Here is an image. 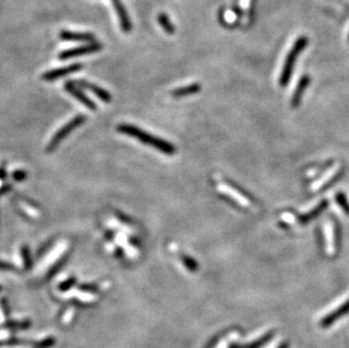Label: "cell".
<instances>
[{"label": "cell", "instance_id": "277c9868", "mask_svg": "<svg viewBox=\"0 0 349 348\" xmlns=\"http://www.w3.org/2000/svg\"><path fill=\"white\" fill-rule=\"evenodd\" d=\"M86 118L84 117V115H77L76 118H74L73 120H71L67 124H64V126L60 129V130L54 134L53 138L51 139V142L48 146V151H52L55 148V146L58 145V144L62 141V139L67 136L69 132H72L74 129L77 128L78 126H81L82 123H84Z\"/></svg>", "mask_w": 349, "mask_h": 348}, {"label": "cell", "instance_id": "d6986e66", "mask_svg": "<svg viewBox=\"0 0 349 348\" xmlns=\"http://www.w3.org/2000/svg\"><path fill=\"white\" fill-rule=\"evenodd\" d=\"M334 199H336V202L338 203V206L341 208L342 212L345 213L347 216H349V201L346 194L343 192H337L336 196H334Z\"/></svg>", "mask_w": 349, "mask_h": 348}, {"label": "cell", "instance_id": "30bf717a", "mask_svg": "<svg viewBox=\"0 0 349 348\" xmlns=\"http://www.w3.org/2000/svg\"><path fill=\"white\" fill-rule=\"evenodd\" d=\"M342 174H343L342 168L331 170L328 174H324L322 179H320L318 184L314 185L313 190L316 192H319V191H321V190L331 187L332 184H334V182H337V181L341 178Z\"/></svg>", "mask_w": 349, "mask_h": 348}, {"label": "cell", "instance_id": "8fae6325", "mask_svg": "<svg viewBox=\"0 0 349 348\" xmlns=\"http://www.w3.org/2000/svg\"><path fill=\"white\" fill-rule=\"evenodd\" d=\"M311 83V78L309 75H304L301 77V80L299 81V84H297L294 93H293L292 100H291V105L293 108H297L300 106L302 99H303L304 92L308 90V87Z\"/></svg>", "mask_w": 349, "mask_h": 348}, {"label": "cell", "instance_id": "6da1fadb", "mask_svg": "<svg viewBox=\"0 0 349 348\" xmlns=\"http://www.w3.org/2000/svg\"><path fill=\"white\" fill-rule=\"evenodd\" d=\"M118 130L120 132H123L125 134H129V136L137 138L138 141H141L142 143H145L147 144V145H151L154 148H156V150L165 153V154L167 155H172L175 153V147L172 145V144L163 141V139L158 137L152 136V134L141 130L138 127L130 126V124H120V126L118 127Z\"/></svg>", "mask_w": 349, "mask_h": 348}, {"label": "cell", "instance_id": "ac0fdd59", "mask_svg": "<svg viewBox=\"0 0 349 348\" xmlns=\"http://www.w3.org/2000/svg\"><path fill=\"white\" fill-rule=\"evenodd\" d=\"M157 21H158V24H160L163 29H164V31L166 32L167 34H173L174 33L175 27L173 24H172V22L170 21V18H169V16L166 15V14L161 13L157 17Z\"/></svg>", "mask_w": 349, "mask_h": 348}, {"label": "cell", "instance_id": "3957f363", "mask_svg": "<svg viewBox=\"0 0 349 348\" xmlns=\"http://www.w3.org/2000/svg\"><path fill=\"white\" fill-rule=\"evenodd\" d=\"M220 190L225 193L227 197H230L233 200L241 203L244 207H252L255 205L254 198L249 194L243 189L240 188L239 185L232 182H225L220 185Z\"/></svg>", "mask_w": 349, "mask_h": 348}, {"label": "cell", "instance_id": "4fadbf2b", "mask_svg": "<svg viewBox=\"0 0 349 348\" xmlns=\"http://www.w3.org/2000/svg\"><path fill=\"white\" fill-rule=\"evenodd\" d=\"M59 36L63 41H73V42H92L95 39V36L91 33H78L71 31L60 32Z\"/></svg>", "mask_w": 349, "mask_h": 348}, {"label": "cell", "instance_id": "83f0119b", "mask_svg": "<svg viewBox=\"0 0 349 348\" xmlns=\"http://www.w3.org/2000/svg\"><path fill=\"white\" fill-rule=\"evenodd\" d=\"M278 348H290V344H288V342L285 341V342H283V344L279 345Z\"/></svg>", "mask_w": 349, "mask_h": 348}, {"label": "cell", "instance_id": "5bb4252c", "mask_svg": "<svg viewBox=\"0 0 349 348\" xmlns=\"http://www.w3.org/2000/svg\"><path fill=\"white\" fill-rule=\"evenodd\" d=\"M66 90L71 93V94L75 96L78 101H81L84 105L87 106L88 109H92V110L96 109V105L94 104V102H93L90 97H87L85 94H84V93L79 90L76 85H74V83L68 82L66 84Z\"/></svg>", "mask_w": 349, "mask_h": 348}, {"label": "cell", "instance_id": "7402d4cb", "mask_svg": "<svg viewBox=\"0 0 349 348\" xmlns=\"http://www.w3.org/2000/svg\"><path fill=\"white\" fill-rule=\"evenodd\" d=\"M55 342L54 340V338H46V339L44 340H42L40 342H38L35 346L38 347V348H48V347H51Z\"/></svg>", "mask_w": 349, "mask_h": 348}, {"label": "cell", "instance_id": "cb8c5ba5", "mask_svg": "<svg viewBox=\"0 0 349 348\" xmlns=\"http://www.w3.org/2000/svg\"><path fill=\"white\" fill-rule=\"evenodd\" d=\"M26 178L25 172H23V171H17V172L14 173V179L17 181H22Z\"/></svg>", "mask_w": 349, "mask_h": 348}, {"label": "cell", "instance_id": "8992f818", "mask_svg": "<svg viewBox=\"0 0 349 348\" xmlns=\"http://www.w3.org/2000/svg\"><path fill=\"white\" fill-rule=\"evenodd\" d=\"M100 50H102L101 43H91V44H87V45L78 46V48H75V49L63 51V52L59 54V59L60 60H67V59H71V58L79 57V55L94 53Z\"/></svg>", "mask_w": 349, "mask_h": 348}, {"label": "cell", "instance_id": "484cf974", "mask_svg": "<svg viewBox=\"0 0 349 348\" xmlns=\"http://www.w3.org/2000/svg\"><path fill=\"white\" fill-rule=\"evenodd\" d=\"M81 289L83 291H85V292H90V291H95V286H92V285H83Z\"/></svg>", "mask_w": 349, "mask_h": 348}, {"label": "cell", "instance_id": "4316f807", "mask_svg": "<svg viewBox=\"0 0 349 348\" xmlns=\"http://www.w3.org/2000/svg\"><path fill=\"white\" fill-rule=\"evenodd\" d=\"M118 216L121 218V221H123V222H127V223H131V221L129 220L128 217H124L123 215H121V214H118Z\"/></svg>", "mask_w": 349, "mask_h": 348}, {"label": "cell", "instance_id": "ffe728a7", "mask_svg": "<svg viewBox=\"0 0 349 348\" xmlns=\"http://www.w3.org/2000/svg\"><path fill=\"white\" fill-rule=\"evenodd\" d=\"M181 260H182L185 268H188L190 271H197L198 269H199L198 263L195 262L191 257L185 256V254H182V256H181Z\"/></svg>", "mask_w": 349, "mask_h": 348}, {"label": "cell", "instance_id": "7a4b0ae2", "mask_svg": "<svg viewBox=\"0 0 349 348\" xmlns=\"http://www.w3.org/2000/svg\"><path fill=\"white\" fill-rule=\"evenodd\" d=\"M308 43H309L308 36H301V38H299L295 41L294 45L292 46L291 51L287 54L285 62H284V67L281 73V78H279V84H281L282 87L287 86L288 83H290L296 59L299 58V55L302 51L306 48Z\"/></svg>", "mask_w": 349, "mask_h": 348}, {"label": "cell", "instance_id": "ba28073f", "mask_svg": "<svg viewBox=\"0 0 349 348\" xmlns=\"http://www.w3.org/2000/svg\"><path fill=\"white\" fill-rule=\"evenodd\" d=\"M112 4H113L114 9H115L116 15H118V17H119L121 30H122L124 33H129V32L131 31V29H132V24H131V21H130V17L128 15L127 8L124 7V5L122 4L121 0H112Z\"/></svg>", "mask_w": 349, "mask_h": 348}, {"label": "cell", "instance_id": "9c48e42d", "mask_svg": "<svg viewBox=\"0 0 349 348\" xmlns=\"http://www.w3.org/2000/svg\"><path fill=\"white\" fill-rule=\"evenodd\" d=\"M348 313H349V299L345 303L341 304L340 306H338L336 310H333L332 312H330L329 314L325 315V317L321 320L320 326L322 328H328L336 322L337 320H339L341 317H345V315Z\"/></svg>", "mask_w": 349, "mask_h": 348}, {"label": "cell", "instance_id": "7c38bea8", "mask_svg": "<svg viewBox=\"0 0 349 348\" xmlns=\"http://www.w3.org/2000/svg\"><path fill=\"white\" fill-rule=\"evenodd\" d=\"M82 68H83L82 64L74 63L68 67L58 68V69H54V71H50L48 73H45V74H43L42 78H43L44 81H54V80H58V78H60V77L67 76V75H69V74H73V73H76L78 71H81Z\"/></svg>", "mask_w": 349, "mask_h": 348}, {"label": "cell", "instance_id": "5b68a950", "mask_svg": "<svg viewBox=\"0 0 349 348\" xmlns=\"http://www.w3.org/2000/svg\"><path fill=\"white\" fill-rule=\"evenodd\" d=\"M328 227V236H329V249L331 253H337L341 247V229L336 218H330Z\"/></svg>", "mask_w": 349, "mask_h": 348}, {"label": "cell", "instance_id": "603a6c76", "mask_svg": "<svg viewBox=\"0 0 349 348\" xmlns=\"http://www.w3.org/2000/svg\"><path fill=\"white\" fill-rule=\"evenodd\" d=\"M75 278H69V280H67L66 282H63L62 284H60L59 285V290L60 291H67L71 289V287L75 284Z\"/></svg>", "mask_w": 349, "mask_h": 348}, {"label": "cell", "instance_id": "2e32d148", "mask_svg": "<svg viewBox=\"0 0 349 348\" xmlns=\"http://www.w3.org/2000/svg\"><path fill=\"white\" fill-rule=\"evenodd\" d=\"M79 84H81V86L83 87H85L86 90H90L92 93H94V94L96 96H99L100 99L103 101V102H108L111 101V95H110V93L109 92H106L105 90H103V88H101L99 86H96V85H93L91 84V83H87V82H79Z\"/></svg>", "mask_w": 349, "mask_h": 348}, {"label": "cell", "instance_id": "d4e9b609", "mask_svg": "<svg viewBox=\"0 0 349 348\" xmlns=\"http://www.w3.org/2000/svg\"><path fill=\"white\" fill-rule=\"evenodd\" d=\"M0 268H2V269H9V270H13V269H15V267L12 266L11 263L3 262V261H0Z\"/></svg>", "mask_w": 349, "mask_h": 348}, {"label": "cell", "instance_id": "e0dca14e", "mask_svg": "<svg viewBox=\"0 0 349 348\" xmlns=\"http://www.w3.org/2000/svg\"><path fill=\"white\" fill-rule=\"evenodd\" d=\"M200 90H201V86H200V84L194 83V84H191V85H187V86L176 88V90L172 92V96L184 97V96L193 95V94H197L198 92H200Z\"/></svg>", "mask_w": 349, "mask_h": 348}, {"label": "cell", "instance_id": "44dd1931", "mask_svg": "<svg viewBox=\"0 0 349 348\" xmlns=\"http://www.w3.org/2000/svg\"><path fill=\"white\" fill-rule=\"evenodd\" d=\"M22 257H23V260H24V263H25V267L29 269L31 268V259H30V252H29V249H27L26 247H24L22 249Z\"/></svg>", "mask_w": 349, "mask_h": 348}, {"label": "cell", "instance_id": "9a60e30c", "mask_svg": "<svg viewBox=\"0 0 349 348\" xmlns=\"http://www.w3.org/2000/svg\"><path fill=\"white\" fill-rule=\"evenodd\" d=\"M274 337V331H269L267 333H264L262 337L258 338L257 340H254L253 342H250V344L246 345H231L230 348H262L264 345L268 344L269 341L272 340V338Z\"/></svg>", "mask_w": 349, "mask_h": 348}, {"label": "cell", "instance_id": "52a82bcc", "mask_svg": "<svg viewBox=\"0 0 349 348\" xmlns=\"http://www.w3.org/2000/svg\"><path fill=\"white\" fill-rule=\"evenodd\" d=\"M328 206H329V201L327 200V199H322V200H321L315 207L312 208L311 211H309L308 213H305V214H302V215L297 216L296 222L299 223L300 225L309 224L311 221L315 220V218L318 217L319 215L322 214V212L327 210Z\"/></svg>", "mask_w": 349, "mask_h": 348}]
</instances>
